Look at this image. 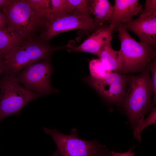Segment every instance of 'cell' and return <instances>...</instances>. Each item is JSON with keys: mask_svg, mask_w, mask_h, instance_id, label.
<instances>
[{"mask_svg": "<svg viewBox=\"0 0 156 156\" xmlns=\"http://www.w3.org/2000/svg\"><path fill=\"white\" fill-rule=\"evenodd\" d=\"M50 14L57 15L66 12H69L67 0H51Z\"/></svg>", "mask_w": 156, "mask_h": 156, "instance_id": "20", "label": "cell"}, {"mask_svg": "<svg viewBox=\"0 0 156 156\" xmlns=\"http://www.w3.org/2000/svg\"><path fill=\"white\" fill-rule=\"evenodd\" d=\"M109 83L120 84L127 83V77L121 74L111 72L101 79Z\"/></svg>", "mask_w": 156, "mask_h": 156, "instance_id": "21", "label": "cell"}, {"mask_svg": "<svg viewBox=\"0 0 156 156\" xmlns=\"http://www.w3.org/2000/svg\"><path fill=\"white\" fill-rule=\"evenodd\" d=\"M60 155L58 151H56L53 153L52 156H60Z\"/></svg>", "mask_w": 156, "mask_h": 156, "instance_id": "29", "label": "cell"}, {"mask_svg": "<svg viewBox=\"0 0 156 156\" xmlns=\"http://www.w3.org/2000/svg\"><path fill=\"white\" fill-rule=\"evenodd\" d=\"M143 10L148 12H156V0H146Z\"/></svg>", "mask_w": 156, "mask_h": 156, "instance_id": "23", "label": "cell"}, {"mask_svg": "<svg viewBox=\"0 0 156 156\" xmlns=\"http://www.w3.org/2000/svg\"><path fill=\"white\" fill-rule=\"evenodd\" d=\"M127 30L135 34L140 42L155 49L156 45V12L143 10L134 20L122 24Z\"/></svg>", "mask_w": 156, "mask_h": 156, "instance_id": "9", "label": "cell"}, {"mask_svg": "<svg viewBox=\"0 0 156 156\" xmlns=\"http://www.w3.org/2000/svg\"><path fill=\"white\" fill-rule=\"evenodd\" d=\"M148 72L127 78L128 87L122 105L132 128L154 105L151 101L153 92Z\"/></svg>", "mask_w": 156, "mask_h": 156, "instance_id": "1", "label": "cell"}, {"mask_svg": "<svg viewBox=\"0 0 156 156\" xmlns=\"http://www.w3.org/2000/svg\"><path fill=\"white\" fill-rule=\"evenodd\" d=\"M13 0H0V10H3L8 6Z\"/></svg>", "mask_w": 156, "mask_h": 156, "instance_id": "26", "label": "cell"}, {"mask_svg": "<svg viewBox=\"0 0 156 156\" xmlns=\"http://www.w3.org/2000/svg\"><path fill=\"white\" fill-rule=\"evenodd\" d=\"M97 56L105 66L111 71L123 73V59L120 50H114L110 44L104 47Z\"/></svg>", "mask_w": 156, "mask_h": 156, "instance_id": "15", "label": "cell"}, {"mask_svg": "<svg viewBox=\"0 0 156 156\" xmlns=\"http://www.w3.org/2000/svg\"><path fill=\"white\" fill-rule=\"evenodd\" d=\"M90 76L98 80L103 79L109 73L112 72L106 67L99 59L92 60L89 64Z\"/></svg>", "mask_w": 156, "mask_h": 156, "instance_id": "18", "label": "cell"}, {"mask_svg": "<svg viewBox=\"0 0 156 156\" xmlns=\"http://www.w3.org/2000/svg\"><path fill=\"white\" fill-rule=\"evenodd\" d=\"M41 96L20 84L15 76L3 73L0 79V121L19 113L27 103Z\"/></svg>", "mask_w": 156, "mask_h": 156, "instance_id": "4", "label": "cell"}, {"mask_svg": "<svg viewBox=\"0 0 156 156\" xmlns=\"http://www.w3.org/2000/svg\"><path fill=\"white\" fill-rule=\"evenodd\" d=\"M104 146L101 148L92 156H109V152H107L105 150L103 149Z\"/></svg>", "mask_w": 156, "mask_h": 156, "instance_id": "27", "label": "cell"}, {"mask_svg": "<svg viewBox=\"0 0 156 156\" xmlns=\"http://www.w3.org/2000/svg\"><path fill=\"white\" fill-rule=\"evenodd\" d=\"M29 7L43 24L50 14L49 0H26Z\"/></svg>", "mask_w": 156, "mask_h": 156, "instance_id": "16", "label": "cell"}, {"mask_svg": "<svg viewBox=\"0 0 156 156\" xmlns=\"http://www.w3.org/2000/svg\"><path fill=\"white\" fill-rule=\"evenodd\" d=\"M116 29L120 43L123 73L148 71L152 61L155 58V49L136 41L122 24H118Z\"/></svg>", "mask_w": 156, "mask_h": 156, "instance_id": "3", "label": "cell"}, {"mask_svg": "<svg viewBox=\"0 0 156 156\" xmlns=\"http://www.w3.org/2000/svg\"><path fill=\"white\" fill-rule=\"evenodd\" d=\"M3 11L7 21V28L27 39H32L38 28L44 25L26 0H13Z\"/></svg>", "mask_w": 156, "mask_h": 156, "instance_id": "5", "label": "cell"}, {"mask_svg": "<svg viewBox=\"0 0 156 156\" xmlns=\"http://www.w3.org/2000/svg\"><path fill=\"white\" fill-rule=\"evenodd\" d=\"M41 38L31 39L15 48L3 58L4 73L15 76L28 66L48 60L55 51L67 47H54L48 44Z\"/></svg>", "mask_w": 156, "mask_h": 156, "instance_id": "2", "label": "cell"}, {"mask_svg": "<svg viewBox=\"0 0 156 156\" xmlns=\"http://www.w3.org/2000/svg\"><path fill=\"white\" fill-rule=\"evenodd\" d=\"M29 40L7 28H0V56L4 58Z\"/></svg>", "mask_w": 156, "mask_h": 156, "instance_id": "14", "label": "cell"}, {"mask_svg": "<svg viewBox=\"0 0 156 156\" xmlns=\"http://www.w3.org/2000/svg\"><path fill=\"white\" fill-rule=\"evenodd\" d=\"M138 0H115L112 14L107 23L117 26L131 21L143 8Z\"/></svg>", "mask_w": 156, "mask_h": 156, "instance_id": "12", "label": "cell"}, {"mask_svg": "<svg viewBox=\"0 0 156 156\" xmlns=\"http://www.w3.org/2000/svg\"><path fill=\"white\" fill-rule=\"evenodd\" d=\"M156 121V109L155 107L151 108V112L148 116L140 120L133 127L134 137L139 142L141 139V134L142 131L150 125L155 124Z\"/></svg>", "mask_w": 156, "mask_h": 156, "instance_id": "17", "label": "cell"}, {"mask_svg": "<svg viewBox=\"0 0 156 156\" xmlns=\"http://www.w3.org/2000/svg\"><path fill=\"white\" fill-rule=\"evenodd\" d=\"M89 1L87 0H67L69 12L90 15L89 11Z\"/></svg>", "mask_w": 156, "mask_h": 156, "instance_id": "19", "label": "cell"}, {"mask_svg": "<svg viewBox=\"0 0 156 156\" xmlns=\"http://www.w3.org/2000/svg\"><path fill=\"white\" fill-rule=\"evenodd\" d=\"M0 57H1L0 56Z\"/></svg>", "mask_w": 156, "mask_h": 156, "instance_id": "30", "label": "cell"}, {"mask_svg": "<svg viewBox=\"0 0 156 156\" xmlns=\"http://www.w3.org/2000/svg\"><path fill=\"white\" fill-rule=\"evenodd\" d=\"M8 23L6 17L4 13L0 10V28L4 29L7 28Z\"/></svg>", "mask_w": 156, "mask_h": 156, "instance_id": "25", "label": "cell"}, {"mask_svg": "<svg viewBox=\"0 0 156 156\" xmlns=\"http://www.w3.org/2000/svg\"><path fill=\"white\" fill-rule=\"evenodd\" d=\"M44 25L45 29L40 38L46 41L66 31L79 29L89 33L99 28L90 15L68 12L57 15L50 14Z\"/></svg>", "mask_w": 156, "mask_h": 156, "instance_id": "6", "label": "cell"}, {"mask_svg": "<svg viewBox=\"0 0 156 156\" xmlns=\"http://www.w3.org/2000/svg\"><path fill=\"white\" fill-rule=\"evenodd\" d=\"M134 147H132L126 152L117 153L112 151L109 153V156H134V153L132 152Z\"/></svg>", "mask_w": 156, "mask_h": 156, "instance_id": "24", "label": "cell"}, {"mask_svg": "<svg viewBox=\"0 0 156 156\" xmlns=\"http://www.w3.org/2000/svg\"><path fill=\"white\" fill-rule=\"evenodd\" d=\"M85 81L104 98L118 106L122 105L125 96L127 83L111 84L102 80L94 79L90 76Z\"/></svg>", "mask_w": 156, "mask_h": 156, "instance_id": "11", "label": "cell"}, {"mask_svg": "<svg viewBox=\"0 0 156 156\" xmlns=\"http://www.w3.org/2000/svg\"><path fill=\"white\" fill-rule=\"evenodd\" d=\"M52 72L48 59L28 66L15 77L25 88L42 96L58 92L51 83Z\"/></svg>", "mask_w": 156, "mask_h": 156, "instance_id": "7", "label": "cell"}, {"mask_svg": "<svg viewBox=\"0 0 156 156\" xmlns=\"http://www.w3.org/2000/svg\"><path fill=\"white\" fill-rule=\"evenodd\" d=\"M116 27L112 24L99 28L78 46L67 50L70 52H83L97 55L105 46L111 44L112 34Z\"/></svg>", "mask_w": 156, "mask_h": 156, "instance_id": "10", "label": "cell"}, {"mask_svg": "<svg viewBox=\"0 0 156 156\" xmlns=\"http://www.w3.org/2000/svg\"><path fill=\"white\" fill-rule=\"evenodd\" d=\"M43 130L52 138L61 156H92L103 146L95 141H87L79 138L74 129L69 135L62 133L56 129L44 127Z\"/></svg>", "mask_w": 156, "mask_h": 156, "instance_id": "8", "label": "cell"}, {"mask_svg": "<svg viewBox=\"0 0 156 156\" xmlns=\"http://www.w3.org/2000/svg\"><path fill=\"white\" fill-rule=\"evenodd\" d=\"M113 6L107 0L89 1V13L99 28L106 26L113 12Z\"/></svg>", "mask_w": 156, "mask_h": 156, "instance_id": "13", "label": "cell"}, {"mask_svg": "<svg viewBox=\"0 0 156 156\" xmlns=\"http://www.w3.org/2000/svg\"><path fill=\"white\" fill-rule=\"evenodd\" d=\"M149 70L151 73V78L154 97L153 102L155 103L156 100V60L155 58L151 62L149 67Z\"/></svg>", "mask_w": 156, "mask_h": 156, "instance_id": "22", "label": "cell"}, {"mask_svg": "<svg viewBox=\"0 0 156 156\" xmlns=\"http://www.w3.org/2000/svg\"><path fill=\"white\" fill-rule=\"evenodd\" d=\"M3 58H0V79L4 72Z\"/></svg>", "mask_w": 156, "mask_h": 156, "instance_id": "28", "label": "cell"}]
</instances>
